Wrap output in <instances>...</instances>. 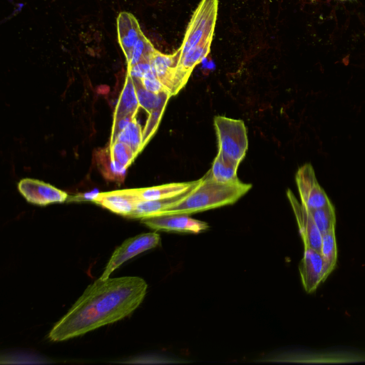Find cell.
<instances>
[{
	"mask_svg": "<svg viewBox=\"0 0 365 365\" xmlns=\"http://www.w3.org/2000/svg\"><path fill=\"white\" fill-rule=\"evenodd\" d=\"M135 116L125 115L114 120V126L112 130L111 140L120 131L124 130L133 120Z\"/></svg>",
	"mask_w": 365,
	"mask_h": 365,
	"instance_id": "83f0119b",
	"label": "cell"
},
{
	"mask_svg": "<svg viewBox=\"0 0 365 365\" xmlns=\"http://www.w3.org/2000/svg\"><path fill=\"white\" fill-rule=\"evenodd\" d=\"M137 201L132 190H127L101 192L94 202L115 213L130 217Z\"/></svg>",
	"mask_w": 365,
	"mask_h": 365,
	"instance_id": "9a60e30c",
	"label": "cell"
},
{
	"mask_svg": "<svg viewBox=\"0 0 365 365\" xmlns=\"http://www.w3.org/2000/svg\"><path fill=\"white\" fill-rule=\"evenodd\" d=\"M218 151L240 165L248 148L246 126L242 120L217 115L214 118Z\"/></svg>",
	"mask_w": 365,
	"mask_h": 365,
	"instance_id": "3957f363",
	"label": "cell"
},
{
	"mask_svg": "<svg viewBox=\"0 0 365 365\" xmlns=\"http://www.w3.org/2000/svg\"><path fill=\"white\" fill-rule=\"evenodd\" d=\"M141 222L155 230L197 234L208 229L206 222L185 214L160 215L141 219Z\"/></svg>",
	"mask_w": 365,
	"mask_h": 365,
	"instance_id": "ba28073f",
	"label": "cell"
},
{
	"mask_svg": "<svg viewBox=\"0 0 365 365\" xmlns=\"http://www.w3.org/2000/svg\"><path fill=\"white\" fill-rule=\"evenodd\" d=\"M287 195L295 215L304 247L320 252L322 233L307 210L297 200L291 190L287 191Z\"/></svg>",
	"mask_w": 365,
	"mask_h": 365,
	"instance_id": "9c48e42d",
	"label": "cell"
},
{
	"mask_svg": "<svg viewBox=\"0 0 365 365\" xmlns=\"http://www.w3.org/2000/svg\"><path fill=\"white\" fill-rule=\"evenodd\" d=\"M341 1H345V0H341Z\"/></svg>",
	"mask_w": 365,
	"mask_h": 365,
	"instance_id": "f546056e",
	"label": "cell"
},
{
	"mask_svg": "<svg viewBox=\"0 0 365 365\" xmlns=\"http://www.w3.org/2000/svg\"><path fill=\"white\" fill-rule=\"evenodd\" d=\"M213 35L201 41L178 60L173 96L176 95L186 84L194 68L209 53Z\"/></svg>",
	"mask_w": 365,
	"mask_h": 365,
	"instance_id": "8fae6325",
	"label": "cell"
},
{
	"mask_svg": "<svg viewBox=\"0 0 365 365\" xmlns=\"http://www.w3.org/2000/svg\"><path fill=\"white\" fill-rule=\"evenodd\" d=\"M301 203L307 210L324 207L331 202L317 179L312 164L301 166L295 175Z\"/></svg>",
	"mask_w": 365,
	"mask_h": 365,
	"instance_id": "8992f818",
	"label": "cell"
},
{
	"mask_svg": "<svg viewBox=\"0 0 365 365\" xmlns=\"http://www.w3.org/2000/svg\"><path fill=\"white\" fill-rule=\"evenodd\" d=\"M200 179L190 182H173L132 190L138 200H158L181 195L196 186Z\"/></svg>",
	"mask_w": 365,
	"mask_h": 365,
	"instance_id": "5bb4252c",
	"label": "cell"
},
{
	"mask_svg": "<svg viewBox=\"0 0 365 365\" xmlns=\"http://www.w3.org/2000/svg\"><path fill=\"white\" fill-rule=\"evenodd\" d=\"M140 108L134 80L127 73L125 82L115 109L114 120L125 116H135Z\"/></svg>",
	"mask_w": 365,
	"mask_h": 365,
	"instance_id": "e0dca14e",
	"label": "cell"
},
{
	"mask_svg": "<svg viewBox=\"0 0 365 365\" xmlns=\"http://www.w3.org/2000/svg\"><path fill=\"white\" fill-rule=\"evenodd\" d=\"M307 211L322 234L335 230L336 212L331 202L324 207Z\"/></svg>",
	"mask_w": 365,
	"mask_h": 365,
	"instance_id": "44dd1931",
	"label": "cell"
},
{
	"mask_svg": "<svg viewBox=\"0 0 365 365\" xmlns=\"http://www.w3.org/2000/svg\"><path fill=\"white\" fill-rule=\"evenodd\" d=\"M133 79L141 80L153 74L151 65L149 61H141L139 63L128 67L127 73Z\"/></svg>",
	"mask_w": 365,
	"mask_h": 365,
	"instance_id": "484cf974",
	"label": "cell"
},
{
	"mask_svg": "<svg viewBox=\"0 0 365 365\" xmlns=\"http://www.w3.org/2000/svg\"><path fill=\"white\" fill-rule=\"evenodd\" d=\"M143 130L135 118L122 131L119 132L110 142L118 140L127 144L135 155L143 148Z\"/></svg>",
	"mask_w": 365,
	"mask_h": 365,
	"instance_id": "ffe728a7",
	"label": "cell"
},
{
	"mask_svg": "<svg viewBox=\"0 0 365 365\" xmlns=\"http://www.w3.org/2000/svg\"><path fill=\"white\" fill-rule=\"evenodd\" d=\"M18 187L28 202L36 205L62 202L68 197L66 192L37 180L24 179L19 182Z\"/></svg>",
	"mask_w": 365,
	"mask_h": 365,
	"instance_id": "30bf717a",
	"label": "cell"
},
{
	"mask_svg": "<svg viewBox=\"0 0 365 365\" xmlns=\"http://www.w3.org/2000/svg\"><path fill=\"white\" fill-rule=\"evenodd\" d=\"M217 5V0H202L200 2L187 26L182 43L176 51L179 59L204 39L213 35Z\"/></svg>",
	"mask_w": 365,
	"mask_h": 365,
	"instance_id": "277c9868",
	"label": "cell"
},
{
	"mask_svg": "<svg viewBox=\"0 0 365 365\" xmlns=\"http://www.w3.org/2000/svg\"><path fill=\"white\" fill-rule=\"evenodd\" d=\"M102 164L103 172L107 175L109 179L117 180H123L124 179L128 167L113 158L110 153H108L107 158L103 160Z\"/></svg>",
	"mask_w": 365,
	"mask_h": 365,
	"instance_id": "cb8c5ba5",
	"label": "cell"
},
{
	"mask_svg": "<svg viewBox=\"0 0 365 365\" xmlns=\"http://www.w3.org/2000/svg\"><path fill=\"white\" fill-rule=\"evenodd\" d=\"M251 187V184L240 180L232 182H219L206 173L184 198L160 215H190L232 205Z\"/></svg>",
	"mask_w": 365,
	"mask_h": 365,
	"instance_id": "7a4b0ae2",
	"label": "cell"
},
{
	"mask_svg": "<svg viewBox=\"0 0 365 365\" xmlns=\"http://www.w3.org/2000/svg\"><path fill=\"white\" fill-rule=\"evenodd\" d=\"M299 271L303 287L307 293L314 292L331 273L320 252L309 247H304Z\"/></svg>",
	"mask_w": 365,
	"mask_h": 365,
	"instance_id": "52a82bcc",
	"label": "cell"
},
{
	"mask_svg": "<svg viewBox=\"0 0 365 365\" xmlns=\"http://www.w3.org/2000/svg\"><path fill=\"white\" fill-rule=\"evenodd\" d=\"M109 153L113 158L126 167L132 163L136 155L127 144L118 140L110 142Z\"/></svg>",
	"mask_w": 365,
	"mask_h": 365,
	"instance_id": "603a6c76",
	"label": "cell"
},
{
	"mask_svg": "<svg viewBox=\"0 0 365 365\" xmlns=\"http://www.w3.org/2000/svg\"><path fill=\"white\" fill-rule=\"evenodd\" d=\"M160 242V237L157 232L140 234L127 239L115 250L100 278H109L110 274L123 262L140 253L156 247Z\"/></svg>",
	"mask_w": 365,
	"mask_h": 365,
	"instance_id": "5b68a950",
	"label": "cell"
},
{
	"mask_svg": "<svg viewBox=\"0 0 365 365\" xmlns=\"http://www.w3.org/2000/svg\"><path fill=\"white\" fill-rule=\"evenodd\" d=\"M165 107H163L155 110H153L149 113V117L147 123L143 129V145L149 140L150 137L153 135L155 131L161 116L163 113Z\"/></svg>",
	"mask_w": 365,
	"mask_h": 365,
	"instance_id": "d4e9b609",
	"label": "cell"
},
{
	"mask_svg": "<svg viewBox=\"0 0 365 365\" xmlns=\"http://www.w3.org/2000/svg\"><path fill=\"white\" fill-rule=\"evenodd\" d=\"M192 188L181 195L170 198L158 200H138L130 217L142 219L159 215L184 198Z\"/></svg>",
	"mask_w": 365,
	"mask_h": 365,
	"instance_id": "2e32d148",
	"label": "cell"
},
{
	"mask_svg": "<svg viewBox=\"0 0 365 365\" xmlns=\"http://www.w3.org/2000/svg\"><path fill=\"white\" fill-rule=\"evenodd\" d=\"M117 30L118 42L128 62L143 32L135 17L125 11L120 13L117 18Z\"/></svg>",
	"mask_w": 365,
	"mask_h": 365,
	"instance_id": "7c38bea8",
	"label": "cell"
},
{
	"mask_svg": "<svg viewBox=\"0 0 365 365\" xmlns=\"http://www.w3.org/2000/svg\"><path fill=\"white\" fill-rule=\"evenodd\" d=\"M178 59L177 52L172 55H166L155 50L150 60L153 73L165 86L171 96L174 89Z\"/></svg>",
	"mask_w": 365,
	"mask_h": 365,
	"instance_id": "4fadbf2b",
	"label": "cell"
},
{
	"mask_svg": "<svg viewBox=\"0 0 365 365\" xmlns=\"http://www.w3.org/2000/svg\"><path fill=\"white\" fill-rule=\"evenodd\" d=\"M320 253L329 270L331 272L335 268L337 260V246L335 230H329L322 234Z\"/></svg>",
	"mask_w": 365,
	"mask_h": 365,
	"instance_id": "7402d4cb",
	"label": "cell"
},
{
	"mask_svg": "<svg viewBox=\"0 0 365 365\" xmlns=\"http://www.w3.org/2000/svg\"><path fill=\"white\" fill-rule=\"evenodd\" d=\"M239 165L225 157L218 151L215 158L211 168L207 173L212 180L219 182H232L240 180L237 177Z\"/></svg>",
	"mask_w": 365,
	"mask_h": 365,
	"instance_id": "ac0fdd59",
	"label": "cell"
},
{
	"mask_svg": "<svg viewBox=\"0 0 365 365\" xmlns=\"http://www.w3.org/2000/svg\"><path fill=\"white\" fill-rule=\"evenodd\" d=\"M135 81L138 82L136 84L134 81L136 86L138 103L140 108H143L150 113L153 110L165 107L169 98L171 96L170 93L167 92L160 93L150 92L141 86L140 80Z\"/></svg>",
	"mask_w": 365,
	"mask_h": 365,
	"instance_id": "d6986e66",
	"label": "cell"
},
{
	"mask_svg": "<svg viewBox=\"0 0 365 365\" xmlns=\"http://www.w3.org/2000/svg\"><path fill=\"white\" fill-rule=\"evenodd\" d=\"M101 192L98 189H93L91 191L86 192L81 195V197L84 200H91L95 201L100 195Z\"/></svg>",
	"mask_w": 365,
	"mask_h": 365,
	"instance_id": "f1b7e54d",
	"label": "cell"
},
{
	"mask_svg": "<svg viewBox=\"0 0 365 365\" xmlns=\"http://www.w3.org/2000/svg\"><path fill=\"white\" fill-rule=\"evenodd\" d=\"M147 288L139 277L98 279L53 326L48 338L64 341L128 317L143 302Z\"/></svg>",
	"mask_w": 365,
	"mask_h": 365,
	"instance_id": "6da1fadb",
	"label": "cell"
},
{
	"mask_svg": "<svg viewBox=\"0 0 365 365\" xmlns=\"http://www.w3.org/2000/svg\"><path fill=\"white\" fill-rule=\"evenodd\" d=\"M140 83L141 86L145 88L146 90L155 93H160L163 92H167L168 93L169 91L165 88V86L163 84V83L154 75V73L148 76L146 78H144L140 80Z\"/></svg>",
	"mask_w": 365,
	"mask_h": 365,
	"instance_id": "4316f807",
	"label": "cell"
}]
</instances>
